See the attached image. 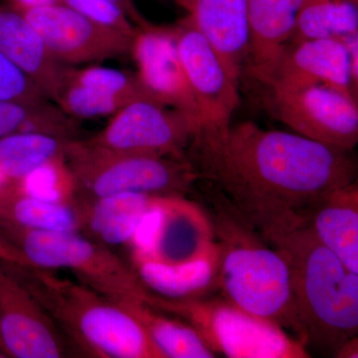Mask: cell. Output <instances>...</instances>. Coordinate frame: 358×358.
Wrapping results in <instances>:
<instances>
[{"label": "cell", "instance_id": "cell-1", "mask_svg": "<svg viewBox=\"0 0 358 358\" xmlns=\"http://www.w3.org/2000/svg\"><path fill=\"white\" fill-rule=\"evenodd\" d=\"M197 148L199 179L220 193L216 209L265 240L303 225L317 200L357 180L350 152L254 122L231 124L220 141Z\"/></svg>", "mask_w": 358, "mask_h": 358}, {"label": "cell", "instance_id": "cell-16", "mask_svg": "<svg viewBox=\"0 0 358 358\" xmlns=\"http://www.w3.org/2000/svg\"><path fill=\"white\" fill-rule=\"evenodd\" d=\"M188 13L187 20L239 84L250 57L248 0H193Z\"/></svg>", "mask_w": 358, "mask_h": 358}, {"label": "cell", "instance_id": "cell-30", "mask_svg": "<svg viewBox=\"0 0 358 358\" xmlns=\"http://www.w3.org/2000/svg\"><path fill=\"white\" fill-rule=\"evenodd\" d=\"M0 262L13 264V265L23 266V267H34L26 258L24 254L1 233H0Z\"/></svg>", "mask_w": 358, "mask_h": 358}, {"label": "cell", "instance_id": "cell-25", "mask_svg": "<svg viewBox=\"0 0 358 358\" xmlns=\"http://www.w3.org/2000/svg\"><path fill=\"white\" fill-rule=\"evenodd\" d=\"M357 3L353 0H303L289 44L339 39L358 33Z\"/></svg>", "mask_w": 358, "mask_h": 358}, {"label": "cell", "instance_id": "cell-14", "mask_svg": "<svg viewBox=\"0 0 358 358\" xmlns=\"http://www.w3.org/2000/svg\"><path fill=\"white\" fill-rule=\"evenodd\" d=\"M265 84L270 92L326 84L357 99L358 73L343 39L303 40L287 47Z\"/></svg>", "mask_w": 358, "mask_h": 358}, {"label": "cell", "instance_id": "cell-7", "mask_svg": "<svg viewBox=\"0 0 358 358\" xmlns=\"http://www.w3.org/2000/svg\"><path fill=\"white\" fill-rule=\"evenodd\" d=\"M0 233L15 245L34 267L70 271L78 282L110 300L138 298L145 301L150 292L133 268L106 245L82 236L80 232L0 226Z\"/></svg>", "mask_w": 358, "mask_h": 358}, {"label": "cell", "instance_id": "cell-17", "mask_svg": "<svg viewBox=\"0 0 358 358\" xmlns=\"http://www.w3.org/2000/svg\"><path fill=\"white\" fill-rule=\"evenodd\" d=\"M0 52L53 102L68 65L59 62L20 7L0 6Z\"/></svg>", "mask_w": 358, "mask_h": 358}, {"label": "cell", "instance_id": "cell-32", "mask_svg": "<svg viewBox=\"0 0 358 358\" xmlns=\"http://www.w3.org/2000/svg\"><path fill=\"white\" fill-rule=\"evenodd\" d=\"M334 357L339 358H357L358 357V338L357 336L348 339L343 345L339 346L334 352Z\"/></svg>", "mask_w": 358, "mask_h": 358}, {"label": "cell", "instance_id": "cell-23", "mask_svg": "<svg viewBox=\"0 0 358 358\" xmlns=\"http://www.w3.org/2000/svg\"><path fill=\"white\" fill-rule=\"evenodd\" d=\"M112 301L138 320L164 357H216L199 334L182 320L150 307L141 299L122 298Z\"/></svg>", "mask_w": 358, "mask_h": 358}, {"label": "cell", "instance_id": "cell-20", "mask_svg": "<svg viewBox=\"0 0 358 358\" xmlns=\"http://www.w3.org/2000/svg\"><path fill=\"white\" fill-rule=\"evenodd\" d=\"M220 250L217 242L206 253L185 262L164 264L133 260L134 270L148 291L171 300L205 298L218 288Z\"/></svg>", "mask_w": 358, "mask_h": 358}, {"label": "cell", "instance_id": "cell-35", "mask_svg": "<svg viewBox=\"0 0 358 358\" xmlns=\"http://www.w3.org/2000/svg\"><path fill=\"white\" fill-rule=\"evenodd\" d=\"M7 180L6 176H4L3 173H2L1 169H0V185H2V183L6 182Z\"/></svg>", "mask_w": 358, "mask_h": 358}, {"label": "cell", "instance_id": "cell-29", "mask_svg": "<svg viewBox=\"0 0 358 358\" xmlns=\"http://www.w3.org/2000/svg\"><path fill=\"white\" fill-rule=\"evenodd\" d=\"M47 100L31 79L0 52V101L39 103Z\"/></svg>", "mask_w": 358, "mask_h": 358}, {"label": "cell", "instance_id": "cell-11", "mask_svg": "<svg viewBox=\"0 0 358 358\" xmlns=\"http://www.w3.org/2000/svg\"><path fill=\"white\" fill-rule=\"evenodd\" d=\"M20 8L62 64H92L131 51L134 37L96 24L60 2Z\"/></svg>", "mask_w": 358, "mask_h": 358}, {"label": "cell", "instance_id": "cell-15", "mask_svg": "<svg viewBox=\"0 0 358 358\" xmlns=\"http://www.w3.org/2000/svg\"><path fill=\"white\" fill-rule=\"evenodd\" d=\"M141 99L155 101L136 74L101 66H69L53 103L69 117L96 119L110 117Z\"/></svg>", "mask_w": 358, "mask_h": 358}, {"label": "cell", "instance_id": "cell-38", "mask_svg": "<svg viewBox=\"0 0 358 358\" xmlns=\"http://www.w3.org/2000/svg\"><path fill=\"white\" fill-rule=\"evenodd\" d=\"M353 1L358 2V0H353Z\"/></svg>", "mask_w": 358, "mask_h": 358}, {"label": "cell", "instance_id": "cell-19", "mask_svg": "<svg viewBox=\"0 0 358 358\" xmlns=\"http://www.w3.org/2000/svg\"><path fill=\"white\" fill-rule=\"evenodd\" d=\"M315 237L358 274L357 181L324 194L308 211L305 221Z\"/></svg>", "mask_w": 358, "mask_h": 358}, {"label": "cell", "instance_id": "cell-36", "mask_svg": "<svg viewBox=\"0 0 358 358\" xmlns=\"http://www.w3.org/2000/svg\"><path fill=\"white\" fill-rule=\"evenodd\" d=\"M0 352L3 353V355H6V357H7L6 352H4L3 345H2L1 338H0Z\"/></svg>", "mask_w": 358, "mask_h": 358}, {"label": "cell", "instance_id": "cell-33", "mask_svg": "<svg viewBox=\"0 0 358 358\" xmlns=\"http://www.w3.org/2000/svg\"><path fill=\"white\" fill-rule=\"evenodd\" d=\"M10 1L14 6L27 8V7L44 6V4L57 3L60 0H10Z\"/></svg>", "mask_w": 358, "mask_h": 358}, {"label": "cell", "instance_id": "cell-5", "mask_svg": "<svg viewBox=\"0 0 358 358\" xmlns=\"http://www.w3.org/2000/svg\"><path fill=\"white\" fill-rule=\"evenodd\" d=\"M64 157L78 194L86 200L122 193L182 197L199 179L185 159L117 152L88 141H68Z\"/></svg>", "mask_w": 358, "mask_h": 358}, {"label": "cell", "instance_id": "cell-8", "mask_svg": "<svg viewBox=\"0 0 358 358\" xmlns=\"http://www.w3.org/2000/svg\"><path fill=\"white\" fill-rule=\"evenodd\" d=\"M199 134V124L190 115L141 99L110 115L107 126L88 141L117 152L183 159L185 148Z\"/></svg>", "mask_w": 358, "mask_h": 358}, {"label": "cell", "instance_id": "cell-9", "mask_svg": "<svg viewBox=\"0 0 358 358\" xmlns=\"http://www.w3.org/2000/svg\"><path fill=\"white\" fill-rule=\"evenodd\" d=\"M176 28L179 56L199 109L200 134L194 143L213 145L230 129L239 106V84L189 20Z\"/></svg>", "mask_w": 358, "mask_h": 358}, {"label": "cell", "instance_id": "cell-6", "mask_svg": "<svg viewBox=\"0 0 358 358\" xmlns=\"http://www.w3.org/2000/svg\"><path fill=\"white\" fill-rule=\"evenodd\" d=\"M145 303L182 320L215 353L231 358H308V348L271 320L228 301L205 298L171 300L152 292Z\"/></svg>", "mask_w": 358, "mask_h": 358}, {"label": "cell", "instance_id": "cell-13", "mask_svg": "<svg viewBox=\"0 0 358 358\" xmlns=\"http://www.w3.org/2000/svg\"><path fill=\"white\" fill-rule=\"evenodd\" d=\"M129 54L136 62V76L155 102L185 113L199 124L193 98L179 56L176 27L148 24L136 28Z\"/></svg>", "mask_w": 358, "mask_h": 358}, {"label": "cell", "instance_id": "cell-24", "mask_svg": "<svg viewBox=\"0 0 358 358\" xmlns=\"http://www.w3.org/2000/svg\"><path fill=\"white\" fill-rule=\"evenodd\" d=\"M70 138L22 131L0 138V169L7 180L18 182L52 160L64 157Z\"/></svg>", "mask_w": 358, "mask_h": 358}, {"label": "cell", "instance_id": "cell-27", "mask_svg": "<svg viewBox=\"0 0 358 358\" xmlns=\"http://www.w3.org/2000/svg\"><path fill=\"white\" fill-rule=\"evenodd\" d=\"M14 183L23 192L38 199L61 203L78 204L76 183L65 157L52 160L22 180Z\"/></svg>", "mask_w": 358, "mask_h": 358}, {"label": "cell", "instance_id": "cell-31", "mask_svg": "<svg viewBox=\"0 0 358 358\" xmlns=\"http://www.w3.org/2000/svg\"><path fill=\"white\" fill-rule=\"evenodd\" d=\"M113 1L121 7L136 27H143V26L148 24V21L145 20V17L141 15L140 11L134 6V0H113Z\"/></svg>", "mask_w": 358, "mask_h": 358}, {"label": "cell", "instance_id": "cell-2", "mask_svg": "<svg viewBox=\"0 0 358 358\" xmlns=\"http://www.w3.org/2000/svg\"><path fill=\"white\" fill-rule=\"evenodd\" d=\"M288 264L308 346L334 352L358 334V274L320 243L306 224L268 238Z\"/></svg>", "mask_w": 358, "mask_h": 358}, {"label": "cell", "instance_id": "cell-34", "mask_svg": "<svg viewBox=\"0 0 358 358\" xmlns=\"http://www.w3.org/2000/svg\"><path fill=\"white\" fill-rule=\"evenodd\" d=\"M176 1L178 2L179 6H182L186 10L189 11L193 0H176Z\"/></svg>", "mask_w": 358, "mask_h": 358}, {"label": "cell", "instance_id": "cell-28", "mask_svg": "<svg viewBox=\"0 0 358 358\" xmlns=\"http://www.w3.org/2000/svg\"><path fill=\"white\" fill-rule=\"evenodd\" d=\"M60 3L70 7L96 24L127 36L134 37L136 35L138 27L113 0H60Z\"/></svg>", "mask_w": 358, "mask_h": 358}, {"label": "cell", "instance_id": "cell-21", "mask_svg": "<svg viewBox=\"0 0 358 358\" xmlns=\"http://www.w3.org/2000/svg\"><path fill=\"white\" fill-rule=\"evenodd\" d=\"M157 195L122 193L79 203L83 226L103 245L131 244L143 219L159 204Z\"/></svg>", "mask_w": 358, "mask_h": 358}, {"label": "cell", "instance_id": "cell-37", "mask_svg": "<svg viewBox=\"0 0 358 358\" xmlns=\"http://www.w3.org/2000/svg\"><path fill=\"white\" fill-rule=\"evenodd\" d=\"M6 357V355H3V353L0 352V358H4Z\"/></svg>", "mask_w": 358, "mask_h": 358}, {"label": "cell", "instance_id": "cell-3", "mask_svg": "<svg viewBox=\"0 0 358 358\" xmlns=\"http://www.w3.org/2000/svg\"><path fill=\"white\" fill-rule=\"evenodd\" d=\"M13 267L58 329L92 357L166 358L138 320L103 294L49 268Z\"/></svg>", "mask_w": 358, "mask_h": 358}, {"label": "cell", "instance_id": "cell-18", "mask_svg": "<svg viewBox=\"0 0 358 358\" xmlns=\"http://www.w3.org/2000/svg\"><path fill=\"white\" fill-rule=\"evenodd\" d=\"M303 0H248L250 57L247 69L265 84L291 43Z\"/></svg>", "mask_w": 358, "mask_h": 358}, {"label": "cell", "instance_id": "cell-22", "mask_svg": "<svg viewBox=\"0 0 358 358\" xmlns=\"http://www.w3.org/2000/svg\"><path fill=\"white\" fill-rule=\"evenodd\" d=\"M0 226L26 230L81 232L79 203L38 199L11 181L0 185Z\"/></svg>", "mask_w": 358, "mask_h": 358}, {"label": "cell", "instance_id": "cell-4", "mask_svg": "<svg viewBox=\"0 0 358 358\" xmlns=\"http://www.w3.org/2000/svg\"><path fill=\"white\" fill-rule=\"evenodd\" d=\"M217 211L211 226L218 235L217 285L224 298L275 322L308 348L284 257L255 231Z\"/></svg>", "mask_w": 358, "mask_h": 358}, {"label": "cell", "instance_id": "cell-12", "mask_svg": "<svg viewBox=\"0 0 358 358\" xmlns=\"http://www.w3.org/2000/svg\"><path fill=\"white\" fill-rule=\"evenodd\" d=\"M13 265L0 262V338L7 357H65L58 327Z\"/></svg>", "mask_w": 358, "mask_h": 358}, {"label": "cell", "instance_id": "cell-26", "mask_svg": "<svg viewBox=\"0 0 358 358\" xmlns=\"http://www.w3.org/2000/svg\"><path fill=\"white\" fill-rule=\"evenodd\" d=\"M22 131L54 134L72 140L76 129L69 115L52 105L50 101H0V138Z\"/></svg>", "mask_w": 358, "mask_h": 358}, {"label": "cell", "instance_id": "cell-10", "mask_svg": "<svg viewBox=\"0 0 358 358\" xmlns=\"http://www.w3.org/2000/svg\"><path fill=\"white\" fill-rule=\"evenodd\" d=\"M273 114L294 133L352 152L358 143L357 99L326 84L270 92Z\"/></svg>", "mask_w": 358, "mask_h": 358}]
</instances>
